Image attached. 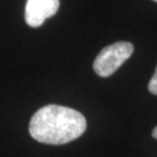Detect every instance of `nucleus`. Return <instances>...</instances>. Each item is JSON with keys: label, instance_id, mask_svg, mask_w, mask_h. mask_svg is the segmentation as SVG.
<instances>
[{"label": "nucleus", "instance_id": "nucleus-1", "mask_svg": "<svg viewBox=\"0 0 157 157\" xmlns=\"http://www.w3.org/2000/svg\"><path fill=\"white\" fill-rule=\"evenodd\" d=\"M86 130V119L70 107L47 105L34 114L29 122V134L45 144H65L77 140Z\"/></svg>", "mask_w": 157, "mask_h": 157}, {"label": "nucleus", "instance_id": "nucleus-2", "mask_svg": "<svg viewBox=\"0 0 157 157\" xmlns=\"http://www.w3.org/2000/svg\"><path fill=\"white\" fill-rule=\"evenodd\" d=\"M134 47L129 42H115L105 47L93 62V70L100 77H109L133 55Z\"/></svg>", "mask_w": 157, "mask_h": 157}, {"label": "nucleus", "instance_id": "nucleus-3", "mask_svg": "<svg viewBox=\"0 0 157 157\" xmlns=\"http://www.w3.org/2000/svg\"><path fill=\"white\" fill-rule=\"evenodd\" d=\"M59 8V0H27L25 19L30 27H40L48 17L55 15Z\"/></svg>", "mask_w": 157, "mask_h": 157}, {"label": "nucleus", "instance_id": "nucleus-4", "mask_svg": "<svg viewBox=\"0 0 157 157\" xmlns=\"http://www.w3.org/2000/svg\"><path fill=\"white\" fill-rule=\"evenodd\" d=\"M148 90H149V92L152 93V94H157V67H156V70H155L154 76L151 77L150 82H149Z\"/></svg>", "mask_w": 157, "mask_h": 157}, {"label": "nucleus", "instance_id": "nucleus-5", "mask_svg": "<svg viewBox=\"0 0 157 157\" xmlns=\"http://www.w3.org/2000/svg\"><path fill=\"white\" fill-rule=\"evenodd\" d=\"M151 135H152V137H154V139H156V140H157V126L154 129H152Z\"/></svg>", "mask_w": 157, "mask_h": 157}, {"label": "nucleus", "instance_id": "nucleus-6", "mask_svg": "<svg viewBox=\"0 0 157 157\" xmlns=\"http://www.w3.org/2000/svg\"><path fill=\"white\" fill-rule=\"evenodd\" d=\"M154 1H156V2H157V0H154Z\"/></svg>", "mask_w": 157, "mask_h": 157}]
</instances>
